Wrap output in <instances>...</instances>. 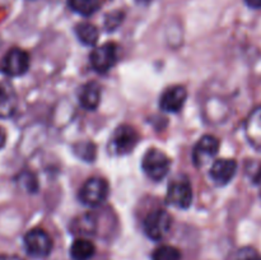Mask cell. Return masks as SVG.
Returning <instances> with one entry per match:
<instances>
[{"label":"cell","mask_w":261,"mask_h":260,"mask_svg":"<svg viewBox=\"0 0 261 260\" xmlns=\"http://www.w3.org/2000/svg\"><path fill=\"white\" fill-rule=\"evenodd\" d=\"M117 58H119V50L116 43L106 42L92 51L89 55V63L93 70L105 74L114 68L115 64L117 63Z\"/></svg>","instance_id":"6"},{"label":"cell","mask_w":261,"mask_h":260,"mask_svg":"<svg viewBox=\"0 0 261 260\" xmlns=\"http://www.w3.org/2000/svg\"><path fill=\"white\" fill-rule=\"evenodd\" d=\"M188 99V91L182 86L168 87L160 97V107L162 111L177 114Z\"/></svg>","instance_id":"10"},{"label":"cell","mask_w":261,"mask_h":260,"mask_svg":"<svg viewBox=\"0 0 261 260\" xmlns=\"http://www.w3.org/2000/svg\"><path fill=\"white\" fill-rule=\"evenodd\" d=\"M102 0H68V7L76 14L91 17L99 10Z\"/></svg>","instance_id":"18"},{"label":"cell","mask_w":261,"mask_h":260,"mask_svg":"<svg viewBox=\"0 0 261 260\" xmlns=\"http://www.w3.org/2000/svg\"><path fill=\"white\" fill-rule=\"evenodd\" d=\"M219 139L214 135H203L195 144L193 150V162L196 167L206 165L213 160L219 150Z\"/></svg>","instance_id":"9"},{"label":"cell","mask_w":261,"mask_h":260,"mask_svg":"<svg viewBox=\"0 0 261 260\" xmlns=\"http://www.w3.org/2000/svg\"><path fill=\"white\" fill-rule=\"evenodd\" d=\"M236 260H261V256L252 247H244L237 252Z\"/></svg>","instance_id":"23"},{"label":"cell","mask_w":261,"mask_h":260,"mask_svg":"<svg viewBox=\"0 0 261 260\" xmlns=\"http://www.w3.org/2000/svg\"><path fill=\"white\" fill-rule=\"evenodd\" d=\"M194 193L190 183L185 178L173 180L168 185L166 200L170 205L176 206L178 209H188L193 204Z\"/></svg>","instance_id":"8"},{"label":"cell","mask_w":261,"mask_h":260,"mask_svg":"<svg viewBox=\"0 0 261 260\" xmlns=\"http://www.w3.org/2000/svg\"><path fill=\"white\" fill-rule=\"evenodd\" d=\"M74 152L79 158L84 160L86 162H93L96 158V145L92 142L79 143L74 147Z\"/></svg>","instance_id":"20"},{"label":"cell","mask_w":261,"mask_h":260,"mask_svg":"<svg viewBox=\"0 0 261 260\" xmlns=\"http://www.w3.org/2000/svg\"><path fill=\"white\" fill-rule=\"evenodd\" d=\"M18 98L14 89L8 83H0V119H9L15 114Z\"/></svg>","instance_id":"14"},{"label":"cell","mask_w":261,"mask_h":260,"mask_svg":"<svg viewBox=\"0 0 261 260\" xmlns=\"http://www.w3.org/2000/svg\"><path fill=\"white\" fill-rule=\"evenodd\" d=\"M124 12L121 10H114V12H110L109 14H106L105 17V27L109 31H115L124 20Z\"/></svg>","instance_id":"22"},{"label":"cell","mask_w":261,"mask_h":260,"mask_svg":"<svg viewBox=\"0 0 261 260\" xmlns=\"http://www.w3.org/2000/svg\"><path fill=\"white\" fill-rule=\"evenodd\" d=\"M23 244L27 254L38 259L48 256L53 250V240L42 228L30 229L23 239Z\"/></svg>","instance_id":"5"},{"label":"cell","mask_w":261,"mask_h":260,"mask_svg":"<svg viewBox=\"0 0 261 260\" xmlns=\"http://www.w3.org/2000/svg\"><path fill=\"white\" fill-rule=\"evenodd\" d=\"M7 143V134H5V130L0 126V149L5 145Z\"/></svg>","instance_id":"26"},{"label":"cell","mask_w":261,"mask_h":260,"mask_svg":"<svg viewBox=\"0 0 261 260\" xmlns=\"http://www.w3.org/2000/svg\"><path fill=\"white\" fill-rule=\"evenodd\" d=\"M180 250L170 245L157 247L152 254V260H181Z\"/></svg>","instance_id":"19"},{"label":"cell","mask_w":261,"mask_h":260,"mask_svg":"<svg viewBox=\"0 0 261 260\" xmlns=\"http://www.w3.org/2000/svg\"><path fill=\"white\" fill-rule=\"evenodd\" d=\"M74 31H75L76 38H78L83 45L93 46L96 45V42L98 41V28L94 24H92V23H78V24L75 25V28H74Z\"/></svg>","instance_id":"17"},{"label":"cell","mask_w":261,"mask_h":260,"mask_svg":"<svg viewBox=\"0 0 261 260\" xmlns=\"http://www.w3.org/2000/svg\"><path fill=\"white\" fill-rule=\"evenodd\" d=\"M97 228L96 217L91 213L82 214L78 218H75L71 223V231L74 235H78L81 237H88L91 235H94Z\"/></svg>","instance_id":"15"},{"label":"cell","mask_w":261,"mask_h":260,"mask_svg":"<svg viewBox=\"0 0 261 260\" xmlns=\"http://www.w3.org/2000/svg\"><path fill=\"white\" fill-rule=\"evenodd\" d=\"M245 4L251 9H261V0H245Z\"/></svg>","instance_id":"24"},{"label":"cell","mask_w":261,"mask_h":260,"mask_svg":"<svg viewBox=\"0 0 261 260\" xmlns=\"http://www.w3.org/2000/svg\"><path fill=\"white\" fill-rule=\"evenodd\" d=\"M96 252L93 242L88 239H76L70 247V255L73 260H89Z\"/></svg>","instance_id":"16"},{"label":"cell","mask_w":261,"mask_h":260,"mask_svg":"<svg viewBox=\"0 0 261 260\" xmlns=\"http://www.w3.org/2000/svg\"><path fill=\"white\" fill-rule=\"evenodd\" d=\"M237 161L233 158H221L217 160L216 162L212 165L209 175H211L212 180L219 186L227 185L233 180V177L237 173Z\"/></svg>","instance_id":"11"},{"label":"cell","mask_w":261,"mask_h":260,"mask_svg":"<svg viewBox=\"0 0 261 260\" xmlns=\"http://www.w3.org/2000/svg\"><path fill=\"white\" fill-rule=\"evenodd\" d=\"M30 55L19 47H13L8 51L2 60L0 69L8 76H20L30 69Z\"/></svg>","instance_id":"7"},{"label":"cell","mask_w":261,"mask_h":260,"mask_svg":"<svg viewBox=\"0 0 261 260\" xmlns=\"http://www.w3.org/2000/svg\"><path fill=\"white\" fill-rule=\"evenodd\" d=\"M101 86L97 82H88L81 87L78 93L79 105L87 111H93L101 102Z\"/></svg>","instance_id":"13"},{"label":"cell","mask_w":261,"mask_h":260,"mask_svg":"<svg viewBox=\"0 0 261 260\" xmlns=\"http://www.w3.org/2000/svg\"><path fill=\"white\" fill-rule=\"evenodd\" d=\"M257 184H259V193H260V196H261V178L259 181H257Z\"/></svg>","instance_id":"27"},{"label":"cell","mask_w":261,"mask_h":260,"mask_svg":"<svg viewBox=\"0 0 261 260\" xmlns=\"http://www.w3.org/2000/svg\"><path fill=\"white\" fill-rule=\"evenodd\" d=\"M172 226L170 213L163 209H157L148 214L143 221V231L153 241H161L167 236Z\"/></svg>","instance_id":"3"},{"label":"cell","mask_w":261,"mask_h":260,"mask_svg":"<svg viewBox=\"0 0 261 260\" xmlns=\"http://www.w3.org/2000/svg\"><path fill=\"white\" fill-rule=\"evenodd\" d=\"M139 143V133L130 125H120L110 139V149L116 155L129 154Z\"/></svg>","instance_id":"4"},{"label":"cell","mask_w":261,"mask_h":260,"mask_svg":"<svg viewBox=\"0 0 261 260\" xmlns=\"http://www.w3.org/2000/svg\"><path fill=\"white\" fill-rule=\"evenodd\" d=\"M18 184H19L20 188L24 189L27 193H36V190L38 189L37 178H36V176L31 172H23L22 175L18 177Z\"/></svg>","instance_id":"21"},{"label":"cell","mask_w":261,"mask_h":260,"mask_svg":"<svg viewBox=\"0 0 261 260\" xmlns=\"http://www.w3.org/2000/svg\"><path fill=\"white\" fill-rule=\"evenodd\" d=\"M0 260H23L18 255H10V254H0Z\"/></svg>","instance_id":"25"},{"label":"cell","mask_w":261,"mask_h":260,"mask_svg":"<svg viewBox=\"0 0 261 260\" xmlns=\"http://www.w3.org/2000/svg\"><path fill=\"white\" fill-rule=\"evenodd\" d=\"M171 165V158L158 148H150L143 155L142 168L145 175L153 181L163 180L170 172Z\"/></svg>","instance_id":"1"},{"label":"cell","mask_w":261,"mask_h":260,"mask_svg":"<svg viewBox=\"0 0 261 260\" xmlns=\"http://www.w3.org/2000/svg\"><path fill=\"white\" fill-rule=\"evenodd\" d=\"M110 185L105 178L94 176L89 177L79 189V200L88 206H98L106 201Z\"/></svg>","instance_id":"2"},{"label":"cell","mask_w":261,"mask_h":260,"mask_svg":"<svg viewBox=\"0 0 261 260\" xmlns=\"http://www.w3.org/2000/svg\"><path fill=\"white\" fill-rule=\"evenodd\" d=\"M245 135L250 145L261 152V106L255 107L245 120Z\"/></svg>","instance_id":"12"}]
</instances>
